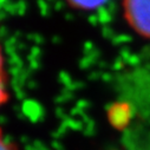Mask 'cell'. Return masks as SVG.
I'll use <instances>...</instances> for the list:
<instances>
[{
    "label": "cell",
    "mask_w": 150,
    "mask_h": 150,
    "mask_svg": "<svg viewBox=\"0 0 150 150\" xmlns=\"http://www.w3.org/2000/svg\"><path fill=\"white\" fill-rule=\"evenodd\" d=\"M123 12L129 26L150 39V0H123Z\"/></svg>",
    "instance_id": "obj_1"
},
{
    "label": "cell",
    "mask_w": 150,
    "mask_h": 150,
    "mask_svg": "<svg viewBox=\"0 0 150 150\" xmlns=\"http://www.w3.org/2000/svg\"><path fill=\"white\" fill-rule=\"evenodd\" d=\"M69 4L74 8L82 10H93L104 5L108 0H67Z\"/></svg>",
    "instance_id": "obj_2"
},
{
    "label": "cell",
    "mask_w": 150,
    "mask_h": 150,
    "mask_svg": "<svg viewBox=\"0 0 150 150\" xmlns=\"http://www.w3.org/2000/svg\"><path fill=\"white\" fill-rule=\"evenodd\" d=\"M3 150H14V148H12L11 145H6V143H5V141H3Z\"/></svg>",
    "instance_id": "obj_3"
}]
</instances>
